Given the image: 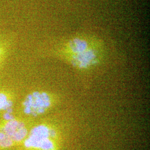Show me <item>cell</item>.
I'll return each instance as SVG.
<instances>
[{
  "label": "cell",
  "mask_w": 150,
  "mask_h": 150,
  "mask_svg": "<svg viewBox=\"0 0 150 150\" xmlns=\"http://www.w3.org/2000/svg\"><path fill=\"white\" fill-rule=\"evenodd\" d=\"M102 41L95 36L77 34L62 46L61 54L64 59L80 70H87L100 63L103 56Z\"/></svg>",
  "instance_id": "1"
},
{
  "label": "cell",
  "mask_w": 150,
  "mask_h": 150,
  "mask_svg": "<svg viewBox=\"0 0 150 150\" xmlns=\"http://www.w3.org/2000/svg\"><path fill=\"white\" fill-rule=\"evenodd\" d=\"M54 135L45 127H38L32 132L26 141V146L37 150H54Z\"/></svg>",
  "instance_id": "2"
},
{
  "label": "cell",
  "mask_w": 150,
  "mask_h": 150,
  "mask_svg": "<svg viewBox=\"0 0 150 150\" xmlns=\"http://www.w3.org/2000/svg\"><path fill=\"white\" fill-rule=\"evenodd\" d=\"M26 129L18 123H8L5 128L0 132V145L4 147L10 146L18 142L26 135Z\"/></svg>",
  "instance_id": "3"
},
{
  "label": "cell",
  "mask_w": 150,
  "mask_h": 150,
  "mask_svg": "<svg viewBox=\"0 0 150 150\" xmlns=\"http://www.w3.org/2000/svg\"><path fill=\"white\" fill-rule=\"evenodd\" d=\"M51 105V99L46 93H35L28 97L25 106L30 113L39 114L43 112Z\"/></svg>",
  "instance_id": "4"
}]
</instances>
